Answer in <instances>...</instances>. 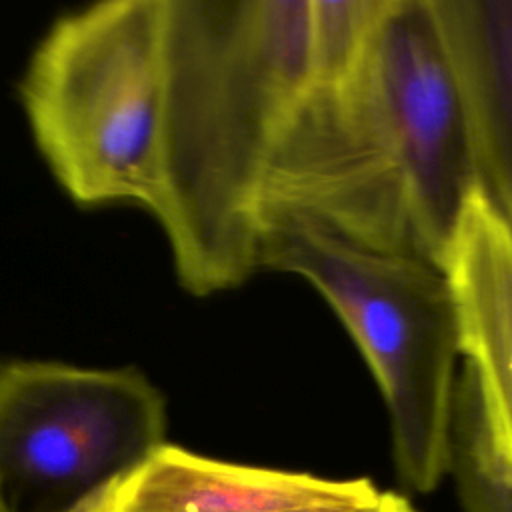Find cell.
I'll list each match as a JSON object with an SVG mask.
<instances>
[{"label": "cell", "instance_id": "1", "mask_svg": "<svg viewBox=\"0 0 512 512\" xmlns=\"http://www.w3.org/2000/svg\"><path fill=\"white\" fill-rule=\"evenodd\" d=\"M318 78L312 0H166V204L180 284L208 296L262 270L274 156Z\"/></svg>", "mask_w": 512, "mask_h": 512}, {"label": "cell", "instance_id": "2", "mask_svg": "<svg viewBox=\"0 0 512 512\" xmlns=\"http://www.w3.org/2000/svg\"><path fill=\"white\" fill-rule=\"evenodd\" d=\"M18 98L32 138L78 206L166 204V0H108L52 22Z\"/></svg>", "mask_w": 512, "mask_h": 512}, {"label": "cell", "instance_id": "3", "mask_svg": "<svg viewBox=\"0 0 512 512\" xmlns=\"http://www.w3.org/2000/svg\"><path fill=\"white\" fill-rule=\"evenodd\" d=\"M262 268L306 278L338 314L390 414L402 482L428 494L452 470L458 320L444 270L414 252L350 240L306 218L268 232Z\"/></svg>", "mask_w": 512, "mask_h": 512}, {"label": "cell", "instance_id": "4", "mask_svg": "<svg viewBox=\"0 0 512 512\" xmlns=\"http://www.w3.org/2000/svg\"><path fill=\"white\" fill-rule=\"evenodd\" d=\"M166 432V398L136 368L0 360V512H94Z\"/></svg>", "mask_w": 512, "mask_h": 512}, {"label": "cell", "instance_id": "5", "mask_svg": "<svg viewBox=\"0 0 512 512\" xmlns=\"http://www.w3.org/2000/svg\"><path fill=\"white\" fill-rule=\"evenodd\" d=\"M400 172L414 248L442 264L482 188L456 74L430 0H390L366 60Z\"/></svg>", "mask_w": 512, "mask_h": 512}, {"label": "cell", "instance_id": "6", "mask_svg": "<svg viewBox=\"0 0 512 512\" xmlns=\"http://www.w3.org/2000/svg\"><path fill=\"white\" fill-rule=\"evenodd\" d=\"M440 268L452 290L488 456L512 484V228L482 188L468 200Z\"/></svg>", "mask_w": 512, "mask_h": 512}, {"label": "cell", "instance_id": "7", "mask_svg": "<svg viewBox=\"0 0 512 512\" xmlns=\"http://www.w3.org/2000/svg\"><path fill=\"white\" fill-rule=\"evenodd\" d=\"M378 484L250 466L164 444L94 512H356Z\"/></svg>", "mask_w": 512, "mask_h": 512}, {"label": "cell", "instance_id": "8", "mask_svg": "<svg viewBox=\"0 0 512 512\" xmlns=\"http://www.w3.org/2000/svg\"><path fill=\"white\" fill-rule=\"evenodd\" d=\"M466 110L480 184L512 228V0H430Z\"/></svg>", "mask_w": 512, "mask_h": 512}, {"label": "cell", "instance_id": "9", "mask_svg": "<svg viewBox=\"0 0 512 512\" xmlns=\"http://www.w3.org/2000/svg\"><path fill=\"white\" fill-rule=\"evenodd\" d=\"M450 474L464 512H512V484L498 474L488 456L476 386L466 368L454 392Z\"/></svg>", "mask_w": 512, "mask_h": 512}, {"label": "cell", "instance_id": "10", "mask_svg": "<svg viewBox=\"0 0 512 512\" xmlns=\"http://www.w3.org/2000/svg\"><path fill=\"white\" fill-rule=\"evenodd\" d=\"M356 512H418L412 502L394 490L378 488V492Z\"/></svg>", "mask_w": 512, "mask_h": 512}]
</instances>
